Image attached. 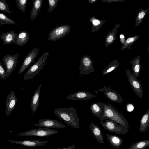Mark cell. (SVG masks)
Here are the masks:
<instances>
[{
	"label": "cell",
	"instance_id": "obj_34",
	"mask_svg": "<svg viewBox=\"0 0 149 149\" xmlns=\"http://www.w3.org/2000/svg\"><path fill=\"white\" fill-rule=\"evenodd\" d=\"M58 1V0H48V2L49 4V7L48 11V13L52 11L56 7L57 5Z\"/></svg>",
	"mask_w": 149,
	"mask_h": 149
},
{
	"label": "cell",
	"instance_id": "obj_2",
	"mask_svg": "<svg viewBox=\"0 0 149 149\" xmlns=\"http://www.w3.org/2000/svg\"><path fill=\"white\" fill-rule=\"evenodd\" d=\"M103 104L104 113L102 116L99 118V119L101 120L105 119L112 120L128 130V123L123 114L118 111L112 105L104 103Z\"/></svg>",
	"mask_w": 149,
	"mask_h": 149
},
{
	"label": "cell",
	"instance_id": "obj_22",
	"mask_svg": "<svg viewBox=\"0 0 149 149\" xmlns=\"http://www.w3.org/2000/svg\"><path fill=\"white\" fill-rule=\"evenodd\" d=\"M17 34L14 31L3 33L0 36V38L3 40L4 45L14 44V39Z\"/></svg>",
	"mask_w": 149,
	"mask_h": 149
},
{
	"label": "cell",
	"instance_id": "obj_29",
	"mask_svg": "<svg viewBox=\"0 0 149 149\" xmlns=\"http://www.w3.org/2000/svg\"><path fill=\"white\" fill-rule=\"evenodd\" d=\"M139 36L136 35L134 36L129 37L125 40L124 43L123 44L121 48V50L126 49H130L131 48V45L139 38Z\"/></svg>",
	"mask_w": 149,
	"mask_h": 149
},
{
	"label": "cell",
	"instance_id": "obj_13",
	"mask_svg": "<svg viewBox=\"0 0 149 149\" xmlns=\"http://www.w3.org/2000/svg\"><path fill=\"white\" fill-rule=\"evenodd\" d=\"M17 103V98L14 91L12 90L8 95L6 102V113L10 115L15 108Z\"/></svg>",
	"mask_w": 149,
	"mask_h": 149
},
{
	"label": "cell",
	"instance_id": "obj_19",
	"mask_svg": "<svg viewBox=\"0 0 149 149\" xmlns=\"http://www.w3.org/2000/svg\"><path fill=\"white\" fill-rule=\"evenodd\" d=\"M120 24H116L113 29L107 35L105 39V45L106 47H108L112 44L115 40L118 29L120 26Z\"/></svg>",
	"mask_w": 149,
	"mask_h": 149
},
{
	"label": "cell",
	"instance_id": "obj_28",
	"mask_svg": "<svg viewBox=\"0 0 149 149\" xmlns=\"http://www.w3.org/2000/svg\"><path fill=\"white\" fill-rule=\"evenodd\" d=\"M149 146V140L141 141L134 143L128 149H144Z\"/></svg>",
	"mask_w": 149,
	"mask_h": 149
},
{
	"label": "cell",
	"instance_id": "obj_25",
	"mask_svg": "<svg viewBox=\"0 0 149 149\" xmlns=\"http://www.w3.org/2000/svg\"><path fill=\"white\" fill-rule=\"evenodd\" d=\"M131 62L133 72V74L136 77H138L139 75L141 69L140 56L139 55L133 58Z\"/></svg>",
	"mask_w": 149,
	"mask_h": 149
},
{
	"label": "cell",
	"instance_id": "obj_18",
	"mask_svg": "<svg viewBox=\"0 0 149 149\" xmlns=\"http://www.w3.org/2000/svg\"><path fill=\"white\" fill-rule=\"evenodd\" d=\"M90 130L94 137L100 143H104V137L100 128L93 122L90 125Z\"/></svg>",
	"mask_w": 149,
	"mask_h": 149
},
{
	"label": "cell",
	"instance_id": "obj_35",
	"mask_svg": "<svg viewBox=\"0 0 149 149\" xmlns=\"http://www.w3.org/2000/svg\"><path fill=\"white\" fill-rule=\"evenodd\" d=\"M7 77L6 71L0 62V78L2 79H4Z\"/></svg>",
	"mask_w": 149,
	"mask_h": 149
},
{
	"label": "cell",
	"instance_id": "obj_17",
	"mask_svg": "<svg viewBox=\"0 0 149 149\" xmlns=\"http://www.w3.org/2000/svg\"><path fill=\"white\" fill-rule=\"evenodd\" d=\"M90 109L91 112L95 116L99 118L101 117L104 112L103 103L100 102L93 103L91 105Z\"/></svg>",
	"mask_w": 149,
	"mask_h": 149
},
{
	"label": "cell",
	"instance_id": "obj_1",
	"mask_svg": "<svg viewBox=\"0 0 149 149\" xmlns=\"http://www.w3.org/2000/svg\"><path fill=\"white\" fill-rule=\"evenodd\" d=\"M75 108H61L55 109L54 114L68 125L75 129L80 128L79 119Z\"/></svg>",
	"mask_w": 149,
	"mask_h": 149
},
{
	"label": "cell",
	"instance_id": "obj_26",
	"mask_svg": "<svg viewBox=\"0 0 149 149\" xmlns=\"http://www.w3.org/2000/svg\"><path fill=\"white\" fill-rule=\"evenodd\" d=\"M89 22H91L92 25L91 32L93 33L100 29L105 22V20H100L93 16L90 18Z\"/></svg>",
	"mask_w": 149,
	"mask_h": 149
},
{
	"label": "cell",
	"instance_id": "obj_33",
	"mask_svg": "<svg viewBox=\"0 0 149 149\" xmlns=\"http://www.w3.org/2000/svg\"><path fill=\"white\" fill-rule=\"evenodd\" d=\"M27 0H16V3L19 10L24 12Z\"/></svg>",
	"mask_w": 149,
	"mask_h": 149
},
{
	"label": "cell",
	"instance_id": "obj_31",
	"mask_svg": "<svg viewBox=\"0 0 149 149\" xmlns=\"http://www.w3.org/2000/svg\"><path fill=\"white\" fill-rule=\"evenodd\" d=\"M0 24L2 25L14 24L15 23L14 20L9 18L3 13H0Z\"/></svg>",
	"mask_w": 149,
	"mask_h": 149
},
{
	"label": "cell",
	"instance_id": "obj_6",
	"mask_svg": "<svg viewBox=\"0 0 149 149\" xmlns=\"http://www.w3.org/2000/svg\"><path fill=\"white\" fill-rule=\"evenodd\" d=\"M71 26L63 25L58 26L51 31L49 34L48 40L55 41L63 38L70 30Z\"/></svg>",
	"mask_w": 149,
	"mask_h": 149
},
{
	"label": "cell",
	"instance_id": "obj_15",
	"mask_svg": "<svg viewBox=\"0 0 149 149\" xmlns=\"http://www.w3.org/2000/svg\"><path fill=\"white\" fill-rule=\"evenodd\" d=\"M96 97L88 92L82 91H78L70 95L67 97V99L73 100H84L90 99Z\"/></svg>",
	"mask_w": 149,
	"mask_h": 149
},
{
	"label": "cell",
	"instance_id": "obj_16",
	"mask_svg": "<svg viewBox=\"0 0 149 149\" xmlns=\"http://www.w3.org/2000/svg\"><path fill=\"white\" fill-rule=\"evenodd\" d=\"M29 37L27 32L22 31L17 34L14 39V44L19 46H22L28 42Z\"/></svg>",
	"mask_w": 149,
	"mask_h": 149
},
{
	"label": "cell",
	"instance_id": "obj_3",
	"mask_svg": "<svg viewBox=\"0 0 149 149\" xmlns=\"http://www.w3.org/2000/svg\"><path fill=\"white\" fill-rule=\"evenodd\" d=\"M48 54V52L44 53L37 62L28 70L24 76V80H26L33 78L39 73L43 68Z\"/></svg>",
	"mask_w": 149,
	"mask_h": 149
},
{
	"label": "cell",
	"instance_id": "obj_8",
	"mask_svg": "<svg viewBox=\"0 0 149 149\" xmlns=\"http://www.w3.org/2000/svg\"><path fill=\"white\" fill-rule=\"evenodd\" d=\"M19 56V54L17 53L14 55H11L9 54L4 56L3 61L6 67L7 77L10 75L16 67Z\"/></svg>",
	"mask_w": 149,
	"mask_h": 149
},
{
	"label": "cell",
	"instance_id": "obj_12",
	"mask_svg": "<svg viewBox=\"0 0 149 149\" xmlns=\"http://www.w3.org/2000/svg\"><path fill=\"white\" fill-rule=\"evenodd\" d=\"M98 90L103 92L106 97L112 101L119 104H121L123 102L121 96L116 90L106 86L98 89Z\"/></svg>",
	"mask_w": 149,
	"mask_h": 149
},
{
	"label": "cell",
	"instance_id": "obj_21",
	"mask_svg": "<svg viewBox=\"0 0 149 149\" xmlns=\"http://www.w3.org/2000/svg\"><path fill=\"white\" fill-rule=\"evenodd\" d=\"M41 85H40L34 93L31 101V109L33 113H35L39 104L40 91Z\"/></svg>",
	"mask_w": 149,
	"mask_h": 149
},
{
	"label": "cell",
	"instance_id": "obj_40",
	"mask_svg": "<svg viewBox=\"0 0 149 149\" xmlns=\"http://www.w3.org/2000/svg\"><path fill=\"white\" fill-rule=\"evenodd\" d=\"M87 1L89 3H95L97 0H88Z\"/></svg>",
	"mask_w": 149,
	"mask_h": 149
},
{
	"label": "cell",
	"instance_id": "obj_39",
	"mask_svg": "<svg viewBox=\"0 0 149 149\" xmlns=\"http://www.w3.org/2000/svg\"><path fill=\"white\" fill-rule=\"evenodd\" d=\"M120 39L121 43L123 44L125 41V37L124 35L120 34Z\"/></svg>",
	"mask_w": 149,
	"mask_h": 149
},
{
	"label": "cell",
	"instance_id": "obj_20",
	"mask_svg": "<svg viewBox=\"0 0 149 149\" xmlns=\"http://www.w3.org/2000/svg\"><path fill=\"white\" fill-rule=\"evenodd\" d=\"M149 127V109L142 116L140 121L139 130L141 133L147 130Z\"/></svg>",
	"mask_w": 149,
	"mask_h": 149
},
{
	"label": "cell",
	"instance_id": "obj_14",
	"mask_svg": "<svg viewBox=\"0 0 149 149\" xmlns=\"http://www.w3.org/2000/svg\"><path fill=\"white\" fill-rule=\"evenodd\" d=\"M8 141L13 143L31 147H36L38 146L44 145L48 142L47 140L41 141L37 140H12L8 139Z\"/></svg>",
	"mask_w": 149,
	"mask_h": 149
},
{
	"label": "cell",
	"instance_id": "obj_10",
	"mask_svg": "<svg viewBox=\"0 0 149 149\" xmlns=\"http://www.w3.org/2000/svg\"><path fill=\"white\" fill-rule=\"evenodd\" d=\"M35 126L45 128L62 129L65 127V125L58 121L49 119H42L33 125Z\"/></svg>",
	"mask_w": 149,
	"mask_h": 149
},
{
	"label": "cell",
	"instance_id": "obj_11",
	"mask_svg": "<svg viewBox=\"0 0 149 149\" xmlns=\"http://www.w3.org/2000/svg\"><path fill=\"white\" fill-rule=\"evenodd\" d=\"M39 49L34 48L28 54L24 59L18 72V75L22 74L33 63H35L34 59L37 55Z\"/></svg>",
	"mask_w": 149,
	"mask_h": 149
},
{
	"label": "cell",
	"instance_id": "obj_4",
	"mask_svg": "<svg viewBox=\"0 0 149 149\" xmlns=\"http://www.w3.org/2000/svg\"><path fill=\"white\" fill-rule=\"evenodd\" d=\"M101 120L100 124L106 130L111 133L114 132L117 134H124L128 132V130L123 125L118 124L115 121L108 119Z\"/></svg>",
	"mask_w": 149,
	"mask_h": 149
},
{
	"label": "cell",
	"instance_id": "obj_24",
	"mask_svg": "<svg viewBox=\"0 0 149 149\" xmlns=\"http://www.w3.org/2000/svg\"><path fill=\"white\" fill-rule=\"evenodd\" d=\"M43 0H34L33 2L32 8L31 11L30 17L33 20L37 17L41 8Z\"/></svg>",
	"mask_w": 149,
	"mask_h": 149
},
{
	"label": "cell",
	"instance_id": "obj_7",
	"mask_svg": "<svg viewBox=\"0 0 149 149\" xmlns=\"http://www.w3.org/2000/svg\"><path fill=\"white\" fill-rule=\"evenodd\" d=\"M93 63L90 56L86 55L83 56L80 61L79 75L82 76L88 75L90 72L93 73L95 70Z\"/></svg>",
	"mask_w": 149,
	"mask_h": 149
},
{
	"label": "cell",
	"instance_id": "obj_30",
	"mask_svg": "<svg viewBox=\"0 0 149 149\" xmlns=\"http://www.w3.org/2000/svg\"><path fill=\"white\" fill-rule=\"evenodd\" d=\"M149 9V8L146 10L141 9L138 12L136 17L135 26H138L146 16Z\"/></svg>",
	"mask_w": 149,
	"mask_h": 149
},
{
	"label": "cell",
	"instance_id": "obj_38",
	"mask_svg": "<svg viewBox=\"0 0 149 149\" xmlns=\"http://www.w3.org/2000/svg\"><path fill=\"white\" fill-rule=\"evenodd\" d=\"M57 149H76V146L74 145H72L71 146H70L68 147H64L62 148H61L60 147L58 148Z\"/></svg>",
	"mask_w": 149,
	"mask_h": 149
},
{
	"label": "cell",
	"instance_id": "obj_32",
	"mask_svg": "<svg viewBox=\"0 0 149 149\" xmlns=\"http://www.w3.org/2000/svg\"><path fill=\"white\" fill-rule=\"evenodd\" d=\"M0 10L11 13L10 8L5 0H0Z\"/></svg>",
	"mask_w": 149,
	"mask_h": 149
},
{
	"label": "cell",
	"instance_id": "obj_5",
	"mask_svg": "<svg viewBox=\"0 0 149 149\" xmlns=\"http://www.w3.org/2000/svg\"><path fill=\"white\" fill-rule=\"evenodd\" d=\"M59 132V131L57 130L48 128L42 127L32 129L25 132L21 133L18 135L42 137L53 135Z\"/></svg>",
	"mask_w": 149,
	"mask_h": 149
},
{
	"label": "cell",
	"instance_id": "obj_27",
	"mask_svg": "<svg viewBox=\"0 0 149 149\" xmlns=\"http://www.w3.org/2000/svg\"><path fill=\"white\" fill-rule=\"evenodd\" d=\"M119 65V63L118 60H113L102 71V75H105L110 73L116 69Z\"/></svg>",
	"mask_w": 149,
	"mask_h": 149
},
{
	"label": "cell",
	"instance_id": "obj_9",
	"mask_svg": "<svg viewBox=\"0 0 149 149\" xmlns=\"http://www.w3.org/2000/svg\"><path fill=\"white\" fill-rule=\"evenodd\" d=\"M126 72L128 79V81L131 87L136 94L140 98H142L143 91L141 81H138L136 77L129 70H126Z\"/></svg>",
	"mask_w": 149,
	"mask_h": 149
},
{
	"label": "cell",
	"instance_id": "obj_37",
	"mask_svg": "<svg viewBox=\"0 0 149 149\" xmlns=\"http://www.w3.org/2000/svg\"><path fill=\"white\" fill-rule=\"evenodd\" d=\"M102 1L103 2H108L110 3L111 2H122L125 1V0H102Z\"/></svg>",
	"mask_w": 149,
	"mask_h": 149
},
{
	"label": "cell",
	"instance_id": "obj_23",
	"mask_svg": "<svg viewBox=\"0 0 149 149\" xmlns=\"http://www.w3.org/2000/svg\"><path fill=\"white\" fill-rule=\"evenodd\" d=\"M107 139L114 148L118 149L122 145L123 140L120 137L115 135L106 134Z\"/></svg>",
	"mask_w": 149,
	"mask_h": 149
},
{
	"label": "cell",
	"instance_id": "obj_36",
	"mask_svg": "<svg viewBox=\"0 0 149 149\" xmlns=\"http://www.w3.org/2000/svg\"><path fill=\"white\" fill-rule=\"evenodd\" d=\"M126 107L127 111L129 112H132L134 110V107L133 105L131 103H128Z\"/></svg>",
	"mask_w": 149,
	"mask_h": 149
}]
</instances>
